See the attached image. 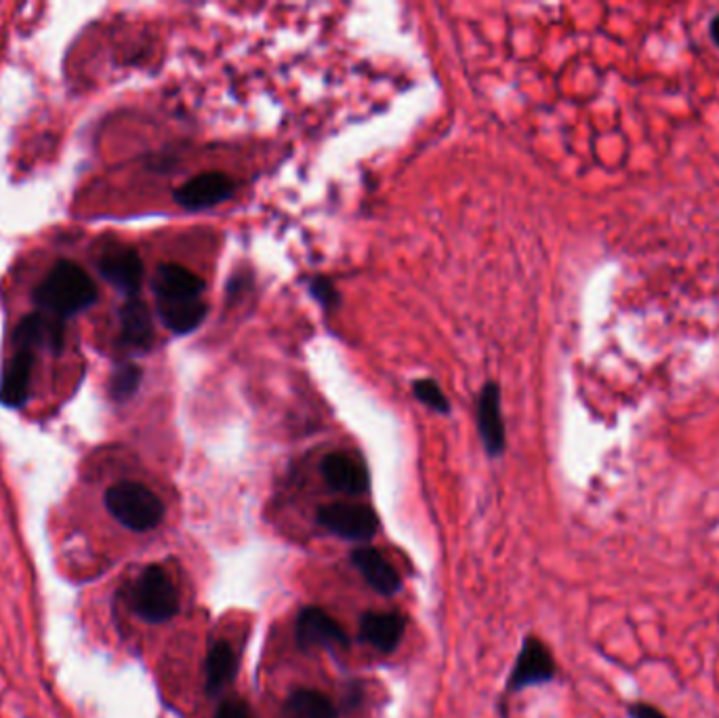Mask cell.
<instances>
[{"label": "cell", "instance_id": "603a6c76", "mask_svg": "<svg viewBox=\"0 0 719 718\" xmlns=\"http://www.w3.org/2000/svg\"><path fill=\"white\" fill-rule=\"evenodd\" d=\"M215 718H253V712H250V708H248L245 701H240V699H226L217 708Z\"/></svg>", "mask_w": 719, "mask_h": 718}, {"label": "cell", "instance_id": "6da1fadb", "mask_svg": "<svg viewBox=\"0 0 719 718\" xmlns=\"http://www.w3.org/2000/svg\"><path fill=\"white\" fill-rule=\"evenodd\" d=\"M41 312L62 318L81 315L97 301V287L83 268L70 259L58 261L34 291Z\"/></svg>", "mask_w": 719, "mask_h": 718}, {"label": "cell", "instance_id": "7a4b0ae2", "mask_svg": "<svg viewBox=\"0 0 719 718\" xmlns=\"http://www.w3.org/2000/svg\"><path fill=\"white\" fill-rule=\"evenodd\" d=\"M107 512L131 531H150L165 519L163 500L142 483L124 481L105 491Z\"/></svg>", "mask_w": 719, "mask_h": 718}, {"label": "cell", "instance_id": "d6986e66", "mask_svg": "<svg viewBox=\"0 0 719 718\" xmlns=\"http://www.w3.org/2000/svg\"><path fill=\"white\" fill-rule=\"evenodd\" d=\"M285 718H339V712L329 697L314 689H297L288 696Z\"/></svg>", "mask_w": 719, "mask_h": 718}, {"label": "cell", "instance_id": "8fae6325", "mask_svg": "<svg viewBox=\"0 0 719 718\" xmlns=\"http://www.w3.org/2000/svg\"><path fill=\"white\" fill-rule=\"evenodd\" d=\"M477 430L480 439L491 458L505 449V423L501 413V390L496 383H486L477 399Z\"/></svg>", "mask_w": 719, "mask_h": 718}, {"label": "cell", "instance_id": "7c38bea8", "mask_svg": "<svg viewBox=\"0 0 719 718\" xmlns=\"http://www.w3.org/2000/svg\"><path fill=\"white\" fill-rule=\"evenodd\" d=\"M407 633V617L396 612H369L360 619V638L381 654L398 649Z\"/></svg>", "mask_w": 719, "mask_h": 718}, {"label": "cell", "instance_id": "ffe728a7", "mask_svg": "<svg viewBox=\"0 0 719 718\" xmlns=\"http://www.w3.org/2000/svg\"><path fill=\"white\" fill-rule=\"evenodd\" d=\"M142 383V369L133 362L119 365L110 378V394L114 401H129Z\"/></svg>", "mask_w": 719, "mask_h": 718}, {"label": "cell", "instance_id": "3957f363", "mask_svg": "<svg viewBox=\"0 0 719 718\" xmlns=\"http://www.w3.org/2000/svg\"><path fill=\"white\" fill-rule=\"evenodd\" d=\"M131 601L135 613L150 624H165L179 612L177 588L161 565H150L142 571Z\"/></svg>", "mask_w": 719, "mask_h": 718}, {"label": "cell", "instance_id": "44dd1931", "mask_svg": "<svg viewBox=\"0 0 719 718\" xmlns=\"http://www.w3.org/2000/svg\"><path fill=\"white\" fill-rule=\"evenodd\" d=\"M412 392L425 407H430L438 413H449L451 411V402L446 399V394L442 392V388L433 380L414 381Z\"/></svg>", "mask_w": 719, "mask_h": 718}, {"label": "cell", "instance_id": "e0dca14e", "mask_svg": "<svg viewBox=\"0 0 719 718\" xmlns=\"http://www.w3.org/2000/svg\"><path fill=\"white\" fill-rule=\"evenodd\" d=\"M238 673V655L227 640H217L206 655V694L219 696Z\"/></svg>", "mask_w": 719, "mask_h": 718}, {"label": "cell", "instance_id": "d4e9b609", "mask_svg": "<svg viewBox=\"0 0 719 718\" xmlns=\"http://www.w3.org/2000/svg\"><path fill=\"white\" fill-rule=\"evenodd\" d=\"M709 32H711V39H713V43L718 44L719 47V13L711 20V25H709Z\"/></svg>", "mask_w": 719, "mask_h": 718}, {"label": "cell", "instance_id": "7402d4cb", "mask_svg": "<svg viewBox=\"0 0 719 718\" xmlns=\"http://www.w3.org/2000/svg\"><path fill=\"white\" fill-rule=\"evenodd\" d=\"M309 289H311V296L316 297L325 308H335L339 304L337 289L330 285V280L322 278V276L314 278L311 285H309Z\"/></svg>", "mask_w": 719, "mask_h": 718}, {"label": "cell", "instance_id": "ba28073f", "mask_svg": "<svg viewBox=\"0 0 719 718\" xmlns=\"http://www.w3.org/2000/svg\"><path fill=\"white\" fill-rule=\"evenodd\" d=\"M63 338H65V325L62 318L51 317L47 312H34L23 317L20 325L13 331V346L16 350H28V352H39V350H51L60 352L63 348Z\"/></svg>", "mask_w": 719, "mask_h": 718}, {"label": "cell", "instance_id": "2e32d148", "mask_svg": "<svg viewBox=\"0 0 719 718\" xmlns=\"http://www.w3.org/2000/svg\"><path fill=\"white\" fill-rule=\"evenodd\" d=\"M121 341L131 350H147L154 343V325L144 301L131 297L121 308Z\"/></svg>", "mask_w": 719, "mask_h": 718}, {"label": "cell", "instance_id": "ac0fdd59", "mask_svg": "<svg viewBox=\"0 0 719 718\" xmlns=\"http://www.w3.org/2000/svg\"><path fill=\"white\" fill-rule=\"evenodd\" d=\"M156 310L158 317L163 320L166 329H171L173 334H192L194 329H198L206 318L205 301L203 299H194V301H156Z\"/></svg>", "mask_w": 719, "mask_h": 718}, {"label": "cell", "instance_id": "4fadbf2b", "mask_svg": "<svg viewBox=\"0 0 719 718\" xmlns=\"http://www.w3.org/2000/svg\"><path fill=\"white\" fill-rule=\"evenodd\" d=\"M325 481L339 493L362 495L370 486L369 470L348 453H330L322 462Z\"/></svg>", "mask_w": 719, "mask_h": 718}, {"label": "cell", "instance_id": "cb8c5ba5", "mask_svg": "<svg viewBox=\"0 0 719 718\" xmlns=\"http://www.w3.org/2000/svg\"><path fill=\"white\" fill-rule=\"evenodd\" d=\"M629 718H667L658 708L650 706V704H644V701H637V704H631L629 706Z\"/></svg>", "mask_w": 719, "mask_h": 718}, {"label": "cell", "instance_id": "8992f818", "mask_svg": "<svg viewBox=\"0 0 719 718\" xmlns=\"http://www.w3.org/2000/svg\"><path fill=\"white\" fill-rule=\"evenodd\" d=\"M236 191L234 180L222 171L201 173L187 180L179 191L175 192V203L187 212H203L227 201Z\"/></svg>", "mask_w": 719, "mask_h": 718}, {"label": "cell", "instance_id": "30bf717a", "mask_svg": "<svg viewBox=\"0 0 719 718\" xmlns=\"http://www.w3.org/2000/svg\"><path fill=\"white\" fill-rule=\"evenodd\" d=\"M156 301H194L203 299L205 280L179 264H161L152 278Z\"/></svg>", "mask_w": 719, "mask_h": 718}, {"label": "cell", "instance_id": "5b68a950", "mask_svg": "<svg viewBox=\"0 0 719 718\" xmlns=\"http://www.w3.org/2000/svg\"><path fill=\"white\" fill-rule=\"evenodd\" d=\"M297 645L301 649H330V647H348L350 638L343 626L320 607H306L299 613L295 624Z\"/></svg>", "mask_w": 719, "mask_h": 718}, {"label": "cell", "instance_id": "52a82bcc", "mask_svg": "<svg viewBox=\"0 0 719 718\" xmlns=\"http://www.w3.org/2000/svg\"><path fill=\"white\" fill-rule=\"evenodd\" d=\"M97 268L103 280L110 283L114 289L123 291L129 297L140 294V287L144 283V261L135 249L116 245L103 252Z\"/></svg>", "mask_w": 719, "mask_h": 718}, {"label": "cell", "instance_id": "9c48e42d", "mask_svg": "<svg viewBox=\"0 0 719 718\" xmlns=\"http://www.w3.org/2000/svg\"><path fill=\"white\" fill-rule=\"evenodd\" d=\"M554 676L555 661L549 649L535 636H528L515 659L514 673L510 676V689L522 691L526 687L545 685Z\"/></svg>", "mask_w": 719, "mask_h": 718}, {"label": "cell", "instance_id": "5bb4252c", "mask_svg": "<svg viewBox=\"0 0 719 718\" xmlns=\"http://www.w3.org/2000/svg\"><path fill=\"white\" fill-rule=\"evenodd\" d=\"M34 352L16 350L13 357L4 365L0 380V402L11 409H20L30 397V380L34 367Z\"/></svg>", "mask_w": 719, "mask_h": 718}, {"label": "cell", "instance_id": "9a60e30c", "mask_svg": "<svg viewBox=\"0 0 719 718\" xmlns=\"http://www.w3.org/2000/svg\"><path fill=\"white\" fill-rule=\"evenodd\" d=\"M353 567L362 573L370 588L383 596H391L402 588L398 571L391 567L390 561L374 548H358L351 554Z\"/></svg>", "mask_w": 719, "mask_h": 718}, {"label": "cell", "instance_id": "277c9868", "mask_svg": "<svg viewBox=\"0 0 719 718\" xmlns=\"http://www.w3.org/2000/svg\"><path fill=\"white\" fill-rule=\"evenodd\" d=\"M318 523L343 540L367 542L379 529V516L372 507L343 502L320 507Z\"/></svg>", "mask_w": 719, "mask_h": 718}]
</instances>
